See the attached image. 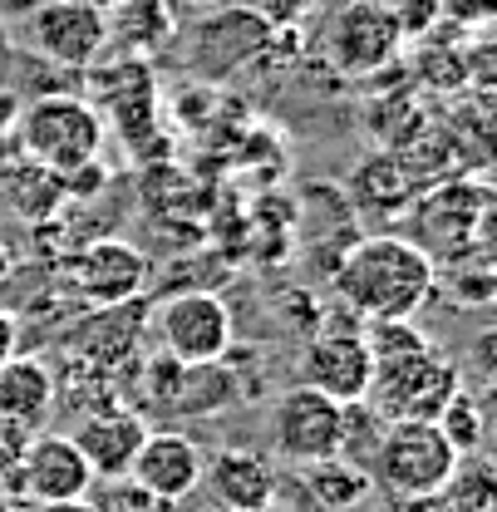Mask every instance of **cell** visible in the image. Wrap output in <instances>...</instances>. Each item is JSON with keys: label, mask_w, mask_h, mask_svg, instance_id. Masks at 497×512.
I'll return each mask as SVG.
<instances>
[{"label": "cell", "mask_w": 497, "mask_h": 512, "mask_svg": "<svg viewBox=\"0 0 497 512\" xmlns=\"http://www.w3.org/2000/svg\"><path fill=\"white\" fill-rule=\"evenodd\" d=\"M370 389L365 409L379 419H438V409L463 389V370L453 355L429 345L414 320H370Z\"/></svg>", "instance_id": "6da1fadb"}, {"label": "cell", "mask_w": 497, "mask_h": 512, "mask_svg": "<svg viewBox=\"0 0 497 512\" xmlns=\"http://www.w3.org/2000/svg\"><path fill=\"white\" fill-rule=\"evenodd\" d=\"M434 281V256L409 237H365L335 271L340 301L365 320H414L434 296Z\"/></svg>", "instance_id": "7a4b0ae2"}, {"label": "cell", "mask_w": 497, "mask_h": 512, "mask_svg": "<svg viewBox=\"0 0 497 512\" xmlns=\"http://www.w3.org/2000/svg\"><path fill=\"white\" fill-rule=\"evenodd\" d=\"M15 148L55 173L84 168L104 148V119L79 94H40L15 114Z\"/></svg>", "instance_id": "3957f363"}, {"label": "cell", "mask_w": 497, "mask_h": 512, "mask_svg": "<svg viewBox=\"0 0 497 512\" xmlns=\"http://www.w3.org/2000/svg\"><path fill=\"white\" fill-rule=\"evenodd\" d=\"M453 468H458V453L434 419H389L374 444L370 478H379V488L394 503H404V498H434L453 478Z\"/></svg>", "instance_id": "277c9868"}, {"label": "cell", "mask_w": 497, "mask_h": 512, "mask_svg": "<svg viewBox=\"0 0 497 512\" xmlns=\"http://www.w3.org/2000/svg\"><path fill=\"white\" fill-rule=\"evenodd\" d=\"M271 448L276 458L306 468L350 448V404H335L311 384H291L271 404Z\"/></svg>", "instance_id": "5b68a950"}, {"label": "cell", "mask_w": 497, "mask_h": 512, "mask_svg": "<svg viewBox=\"0 0 497 512\" xmlns=\"http://www.w3.org/2000/svg\"><path fill=\"white\" fill-rule=\"evenodd\" d=\"M25 40L35 55H45L60 69H89L109 50V20L84 0H35L25 20Z\"/></svg>", "instance_id": "8992f818"}, {"label": "cell", "mask_w": 497, "mask_h": 512, "mask_svg": "<svg viewBox=\"0 0 497 512\" xmlns=\"http://www.w3.org/2000/svg\"><path fill=\"white\" fill-rule=\"evenodd\" d=\"M158 340H163L168 360H178V365H217L232 350V311L212 291H183V296L163 301Z\"/></svg>", "instance_id": "52a82bcc"}, {"label": "cell", "mask_w": 497, "mask_h": 512, "mask_svg": "<svg viewBox=\"0 0 497 512\" xmlns=\"http://www.w3.org/2000/svg\"><path fill=\"white\" fill-rule=\"evenodd\" d=\"M148 256L138 252L133 242H119V237H104V242H89L79 256H69L64 266V281L69 291L94 306V311H114V306H128L138 301V291L148 286Z\"/></svg>", "instance_id": "ba28073f"}, {"label": "cell", "mask_w": 497, "mask_h": 512, "mask_svg": "<svg viewBox=\"0 0 497 512\" xmlns=\"http://www.w3.org/2000/svg\"><path fill=\"white\" fill-rule=\"evenodd\" d=\"M399 25L379 0H350L330 15L325 25V60L340 74L360 79V74H379L384 64L399 55Z\"/></svg>", "instance_id": "9c48e42d"}, {"label": "cell", "mask_w": 497, "mask_h": 512, "mask_svg": "<svg viewBox=\"0 0 497 512\" xmlns=\"http://www.w3.org/2000/svg\"><path fill=\"white\" fill-rule=\"evenodd\" d=\"M94 483H99V478L89 473V463H84V453L74 448V439L40 429V434H30L20 468H15L0 488H10V493H20V498H30V503H60V498H84Z\"/></svg>", "instance_id": "30bf717a"}, {"label": "cell", "mask_w": 497, "mask_h": 512, "mask_svg": "<svg viewBox=\"0 0 497 512\" xmlns=\"http://www.w3.org/2000/svg\"><path fill=\"white\" fill-rule=\"evenodd\" d=\"M296 384H311L335 404H360L370 389V345L355 330H325L301 350Z\"/></svg>", "instance_id": "8fae6325"}, {"label": "cell", "mask_w": 497, "mask_h": 512, "mask_svg": "<svg viewBox=\"0 0 497 512\" xmlns=\"http://www.w3.org/2000/svg\"><path fill=\"white\" fill-rule=\"evenodd\" d=\"M212 493V508H232V512H266L276 508L281 478L276 463L251 453V448H222L212 453V463H202V483Z\"/></svg>", "instance_id": "7c38bea8"}, {"label": "cell", "mask_w": 497, "mask_h": 512, "mask_svg": "<svg viewBox=\"0 0 497 512\" xmlns=\"http://www.w3.org/2000/svg\"><path fill=\"white\" fill-rule=\"evenodd\" d=\"M271 35H276V30H271L251 5L207 15V20L192 30V64L207 69L212 79H222V74H232L237 64L256 60V55L271 45Z\"/></svg>", "instance_id": "4fadbf2b"}, {"label": "cell", "mask_w": 497, "mask_h": 512, "mask_svg": "<svg viewBox=\"0 0 497 512\" xmlns=\"http://www.w3.org/2000/svg\"><path fill=\"white\" fill-rule=\"evenodd\" d=\"M133 483H143L153 498H163L168 508L183 503L187 493L202 483V453L187 434H173V429H148L143 444L133 453V468H128Z\"/></svg>", "instance_id": "5bb4252c"}, {"label": "cell", "mask_w": 497, "mask_h": 512, "mask_svg": "<svg viewBox=\"0 0 497 512\" xmlns=\"http://www.w3.org/2000/svg\"><path fill=\"white\" fill-rule=\"evenodd\" d=\"M89 104L99 109V119H114L119 128L153 119L158 104V84L143 55H124L109 64H89Z\"/></svg>", "instance_id": "9a60e30c"}, {"label": "cell", "mask_w": 497, "mask_h": 512, "mask_svg": "<svg viewBox=\"0 0 497 512\" xmlns=\"http://www.w3.org/2000/svg\"><path fill=\"white\" fill-rule=\"evenodd\" d=\"M55 404H60V384H55V370L45 360L15 350L0 365V419H15L30 434H40L50 424Z\"/></svg>", "instance_id": "2e32d148"}, {"label": "cell", "mask_w": 497, "mask_h": 512, "mask_svg": "<svg viewBox=\"0 0 497 512\" xmlns=\"http://www.w3.org/2000/svg\"><path fill=\"white\" fill-rule=\"evenodd\" d=\"M143 434H148V424L138 414H119L114 409V414H89L69 439L84 453V463H89L94 478H124L128 468H133V453L143 444Z\"/></svg>", "instance_id": "e0dca14e"}, {"label": "cell", "mask_w": 497, "mask_h": 512, "mask_svg": "<svg viewBox=\"0 0 497 512\" xmlns=\"http://www.w3.org/2000/svg\"><path fill=\"white\" fill-rule=\"evenodd\" d=\"M64 202L69 197H64V183L55 168H45V163H35L25 153L0 168V207L10 217H20V222H50Z\"/></svg>", "instance_id": "ac0fdd59"}, {"label": "cell", "mask_w": 497, "mask_h": 512, "mask_svg": "<svg viewBox=\"0 0 497 512\" xmlns=\"http://www.w3.org/2000/svg\"><path fill=\"white\" fill-rule=\"evenodd\" d=\"M104 20L109 45H119L124 55H158L178 40V15L168 0H119L114 10H104Z\"/></svg>", "instance_id": "d6986e66"}, {"label": "cell", "mask_w": 497, "mask_h": 512, "mask_svg": "<svg viewBox=\"0 0 497 512\" xmlns=\"http://www.w3.org/2000/svg\"><path fill=\"white\" fill-rule=\"evenodd\" d=\"M306 493L320 512H355L370 503L374 478L370 468H360L355 458L335 453V458H320V463H306Z\"/></svg>", "instance_id": "ffe728a7"}, {"label": "cell", "mask_w": 497, "mask_h": 512, "mask_svg": "<svg viewBox=\"0 0 497 512\" xmlns=\"http://www.w3.org/2000/svg\"><path fill=\"white\" fill-rule=\"evenodd\" d=\"M434 424L443 429V439L453 444L458 458H473V453L483 448V439H488V409H483V399L468 394V389H458V394L438 409Z\"/></svg>", "instance_id": "44dd1931"}, {"label": "cell", "mask_w": 497, "mask_h": 512, "mask_svg": "<svg viewBox=\"0 0 497 512\" xmlns=\"http://www.w3.org/2000/svg\"><path fill=\"white\" fill-rule=\"evenodd\" d=\"M443 512H497V483L488 463H463L453 468V478L438 488Z\"/></svg>", "instance_id": "7402d4cb"}, {"label": "cell", "mask_w": 497, "mask_h": 512, "mask_svg": "<svg viewBox=\"0 0 497 512\" xmlns=\"http://www.w3.org/2000/svg\"><path fill=\"white\" fill-rule=\"evenodd\" d=\"M99 512H168L163 498H153L143 483H133V478H104V493H99Z\"/></svg>", "instance_id": "603a6c76"}, {"label": "cell", "mask_w": 497, "mask_h": 512, "mask_svg": "<svg viewBox=\"0 0 497 512\" xmlns=\"http://www.w3.org/2000/svg\"><path fill=\"white\" fill-rule=\"evenodd\" d=\"M389 15H394V25H399V35L404 40H419V35H429L438 20V10H443V0H379Z\"/></svg>", "instance_id": "cb8c5ba5"}, {"label": "cell", "mask_w": 497, "mask_h": 512, "mask_svg": "<svg viewBox=\"0 0 497 512\" xmlns=\"http://www.w3.org/2000/svg\"><path fill=\"white\" fill-rule=\"evenodd\" d=\"M25 444H30V429H25V424H15V419H0V483L20 468Z\"/></svg>", "instance_id": "d4e9b609"}, {"label": "cell", "mask_w": 497, "mask_h": 512, "mask_svg": "<svg viewBox=\"0 0 497 512\" xmlns=\"http://www.w3.org/2000/svg\"><path fill=\"white\" fill-rule=\"evenodd\" d=\"M251 10H256L271 30H291V25H296L306 10H311V0H256Z\"/></svg>", "instance_id": "484cf974"}, {"label": "cell", "mask_w": 497, "mask_h": 512, "mask_svg": "<svg viewBox=\"0 0 497 512\" xmlns=\"http://www.w3.org/2000/svg\"><path fill=\"white\" fill-rule=\"evenodd\" d=\"M15 350H20V325H15V316L0 306V365H5Z\"/></svg>", "instance_id": "4316f807"}, {"label": "cell", "mask_w": 497, "mask_h": 512, "mask_svg": "<svg viewBox=\"0 0 497 512\" xmlns=\"http://www.w3.org/2000/svg\"><path fill=\"white\" fill-rule=\"evenodd\" d=\"M448 10H453L458 20H473V25H483V20L493 15V0H448Z\"/></svg>", "instance_id": "83f0119b"}, {"label": "cell", "mask_w": 497, "mask_h": 512, "mask_svg": "<svg viewBox=\"0 0 497 512\" xmlns=\"http://www.w3.org/2000/svg\"><path fill=\"white\" fill-rule=\"evenodd\" d=\"M30 512H99V508H94V498L84 493V498H60V503H35Z\"/></svg>", "instance_id": "f1b7e54d"}, {"label": "cell", "mask_w": 497, "mask_h": 512, "mask_svg": "<svg viewBox=\"0 0 497 512\" xmlns=\"http://www.w3.org/2000/svg\"><path fill=\"white\" fill-rule=\"evenodd\" d=\"M0 512H25V498L10 493V488H0Z\"/></svg>", "instance_id": "f546056e"}, {"label": "cell", "mask_w": 497, "mask_h": 512, "mask_svg": "<svg viewBox=\"0 0 497 512\" xmlns=\"http://www.w3.org/2000/svg\"><path fill=\"white\" fill-rule=\"evenodd\" d=\"M5 276H10V252L0 247V281H5Z\"/></svg>", "instance_id": "4dcf8cb0"}, {"label": "cell", "mask_w": 497, "mask_h": 512, "mask_svg": "<svg viewBox=\"0 0 497 512\" xmlns=\"http://www.w3.org/2000/svg\"><path fill=\"white\" fill-rule=\"evenodd\" d=\"M84 5H94V10H114L119 0H84Z\"/></svg>", "instance_id": "1f68e13d"}, {"label": "cell", "mask_w": 497, "mask_h": 512, "mask_svg": "<svg viewBox=\"0 0 497 512\" xmlns=\"http://www.w3.org/2000/svg\"><path fill=\"white\" fill-rule=\"evenodd\" d=\"M192 5H217V0H192Z\"/></svg>", "instance_id": "d6a6232c"}, {"label": "cell", "mask_w": 497, "mask_h": 512, "mask_svg": "<svg viewBox=\"0 0 497 512\" xmlns=\"http://www.w3.org/2000/svg\"><path fill=\"white\" fill-rule=\"evenodd\" d=\"M212 512H232V508H212ZM266 512H276V508H266Z\"/></svg>", "instance_id": "836d02e7"}, {"label": "cell", "mask_w": 497, "mask_h": 512, "mask_svg": "<svg viewBox=\"0 0 497 512\" xmlns=\"http://www.w3.org/2000/svg\"><path fill=\"white\" fill-rule=\"evenodd\" d=\"M0 45H5V30H0Z\"/></svg>", "instance_id": "e575fe53"}]
</instances>
